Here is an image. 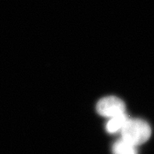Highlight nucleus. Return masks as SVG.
Wrapping results in <instances>:
<instances>
[{"label":"nucleus","instance_id":"7ed1b4c3","mask_svg":"<svg viewBox=\"0 0 154 154\" xmlns=\"http://www.w3.org/2000/svg\"><path fill=\"white\" fill-rule=\"evenodd\" d=\"M128 119V116L125 114V112L116 116L109 120L106 125V130L110 134H114L119 131H121Z\"/></svg>","mask_w":154,"mask_h":154},{"label":"nucleus","instance_id":"f03ea898","mask_svg":"<svg viewBox=\"0 0 154 154\" xmlns=\"http://www.w3.org/2000/svg\"><path fill=\"white\" fill-rule=\"evenodd\" d=\"M126 106L123 101L114 96L100 100L96 105V110L102 116L111 118L125 112Z\"/></svg>","mask_w":154,"mask_h":154},{"label":"nucleus","instance_id":"f257e3e1","mask_svg":"<svg viewBox=\"0 0 154 154\" xmlns=\"http://www.w3.org/2000/svg\"><path fill=\"white\" fill-rule=\"evenodd\" d=\"M120 131L122 139L135 146L146 142L152 134L150 125L141 119H128Z\"/></svg>","mask_w":154,"mask_h":154},{"label":"nucleus","instance_id":"20e7f679","mask_svg":"<svg viewBox=\"0 0 154 154\" xmlns=\"http://www.w3.org/2000/svg\"><path fill=\"white\" fill-rule=\"evenodd\" d=\"M112 152L113 154H137L136 146L122 138L114 144Z\"/></svg>","mask_w":154,"mask_h":154}]
</instances>
